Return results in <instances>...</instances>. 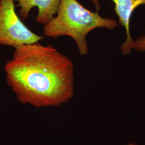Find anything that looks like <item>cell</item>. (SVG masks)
Here are the masks:
<instances>
[{
    "label": "cell",
    "instance_id": "obj_5",
    "mask_svg": "<svg viewBox=\"0 0 145 145\" xmlns=\"http://www.w3.org/2000/svg\"><path fill=\"white\" fill-rule=\"evenodd\" d=\"M20 7L18 15L22 21H25L29 16L31 9L35 7L38 8L37 22L45 25L57 12L60 0H14Z\"/></svg>",
    "mask_w": 145,
    "mask_h": 145
},
{
    "label": "cell",
    "instance_id": "obj_7",
    "mask_svg": "<svg viewBox=\"0 0 145 145\" xmlns=\"http://www.w3.org/2000/svg\"><path fill=\"white\" fill-rule=\"evenodd\" d=\"M127 145H136V144H133V143H129Z\"/></svg>",
    "mask_w": 145,
    "mask_h": 145
},
{
    "label": "cell",
    "instance_id": "obj_1",
    "mask_svg": "<svg viewBox=\"0 0 145 145\" xmlns=\"http://www.w3.org/2000/svg\"><path fill=\"white\" fill-rule=\"evenodd\" d=\"M5 70L8 85L23 104L59 106L74 95V64L51 44L39 42L14 48Z\"/></svg>",
    "mask_w": 145,
    "mask_h": 145
},
{
    "label": "cell",
    "instance_id": "obj_4",
    "mask_svg": "<svg viewBox=\"0 0 145 145\" xmlns=\"http://www.w3.org/2000/svg\"><path fill=\"white\" fill-rule=\"evenodd\" d=\"M114 3V10L118 17L119 24L124 28L126 38L120 47L125 56L129 55L133 50L134 40L130 33V20L135 9L145 5V0H111Z\"/></svg>",
    "mask_w": 145,
    "mask_h": 145
},
{
    "label": "cell",
    "instance_id": "obj_6",
    "mask_svg": "<svg viewBox=\"0 0 145 145\" xmlns=\"http://www.w3.org/2000/svg\"><path fill=\"white\" fill-rule=\"evenodd\" d=\"M133 49L138 52H145V35L139 37L134 40Z\"/></svg>",
    "mask_w": 145,
    "mask_h": 145
},
{
    "label": "cell",
    "instance_id": "obj_2",
    "mask_svg": "<svg viewBox=\"0 0 145 145\" xmlns=\"http://www.w3.org/2000/svg\"><path fill=\"white\" fill-rule=\"evenodd\" d=\"M118 26L116 20L103 17L97 11L88 10L78 0H60L56 15L44 25L43 33L49 38H72L80 54L84 56L89 51L86 39L89 33L97 28L113 30Z\"/></svg>",
    "mask_w": 145,
    "mask_h": 145
},
{
    "label": "cell",
    "instance_id": "obj_3",
    "mask_svg": "<svg viewBox=\"0 0 145 145\" xmlns=\"http://www.w3.org/2000/svg\"><path fill=\"white\" fill-rule=\"evenodd\" d=\"M14 0H0V46L13 48L44 39L31 31L16 13Z\"/></svg>",
    "mask_w": 145,
    "mask_h": 145
},
{
    "label": "cell",
    "instance_id": "obj_8",
    "mask_svg": "<svg viewBox=\"0 0 145 145\" xmlns=\"http://www.w3.org/2000/svg\"></svg>",
    "mask_w": 145,
    "mask_h": 145
}]
</instances>
